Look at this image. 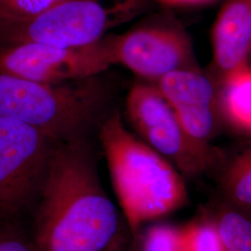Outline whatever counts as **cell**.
Listing matches in <instances>:
<instances>
[{"label":"cell","instance_id":"cell-8","mask_svg":"<svg viewBox=\"0 0 251 251\" xmlns=\"http://www.w3.org/2000/svg\"><path fill=\"white\" fill-rule=\"evenodd\" d=\"M113 49L116 64L153 84L171 73L198 67L187 33L167 22L152 23L114 35Z\"/></svg>","mask_w":251,"mask_h":251},{"label":"cell","instance_id":"cell-13","mask_svg":"<svg viewBox=\"0 0 251 251\" xmlns=\"http://www.w3.org/2000/svg\"><path fill=\"white\" fill-rule=\"evenodd\" d=\"M221 189L224 202L251 214V161L243 151L227 165Z\"/></svg>","mask_w":251,"mask_h":251},{"label":"cell","instance_id":"cell-1","mask_svg":"<svg viewBox=\"0 0 251 251\" xmlns=\"http://www.w3.org/2000/svg\"><path fill=\"white\" fill-rule=\"evenodd\" d=\"M36 201V251H103L120 232L88 138L56 144Z\"/></svg>","mask_w":251,"mask_h":251},{"label":"cell","instance_id":"cell-17","mask_svg":"<svg viewBox=\"0 0 251 251\" xmlns=\"http://www.w3.org/2000/svg\"><path fill=\"white\" fill-rule=\"evenodd\" d=\"M0 251H36L33 241L27 240L17 231L0 230Z\"/></svg>","mask_w":251,"mask_h":251},{"label":"cell","instance_id":"cell-6","mask_svg":"<svg viewBox=\"0 0 251 251\" xmlns=\"http://www.w3.org/2000/svg\"><path fill=\"white\" fill-rule=\"evenodd\" d=\"M56 144L32 126L0 117V211L17 216L37 200Z\"/></svg>","mask_w":251,"mask_h":251},{"label":"cell","instance_id":"cell-14","mask_svg":"<svg viewBox=\"0 0 251 251\" xmlns=\"http://www.w3.org/2000/svg\"><path fill=\"white\" fill-rule=\"evenodd\" d=\"M183 251H224L222 237L210 215L181 227Z\"/></svg>","mask_w":251,"mask_h":251},{"label":"cell","instance_id":"cell-5","mask_svg":"<svg viewBox=\"0 0 251 251\" xmlns=\"http://www.w3.org/2000/svg\"><path fill=\"white\" fill-rule=\"evenodd\" d=\"M126 115L141 140L159 152L186 178L214 168L220 154L193 141L155 84L135 83L126 98Z\"/></svg>","mask_w":251,"mask_h":251},{"label":"cell","instance_id":"cell-12","mask_svg":"<svg viewBox=\"0 0 251 251\" xmlns=\"http://www.w3.org/2000/svg\"><path fill=\"white\" fill-rule=\"evenodd\" d=\"M210 216L218 226L224 251H251V214L222 201Z\"/></svg>","mask_w":251,"mask_h":251},{"label":"cell","instance_id":"cell-19","mask_svg":"<svg viewBox=\"0 0 251 251\" xmlns=\"http://www.w3.org/2000/svg\"><path fill=\"white\" fill-rule=\"evenodd\" d=\"M243 152L246 153V155L250 158V160L251 161V144L249 147H247L245 150H243Z\"/></svg>","mask_w":251,"mask_h":251},{"label":"cell","instance_id":"cell-9","mask_svg":"<svg viewBox=\"0 0 251 251\" xmlns=\"http://www.w3.org/2000/svg\"><path fill=\"white\" fill-rule=\"evenodd\" d=\"M154 84L189 137L198 144L210 146L217 131V99L211 80L198 67H192L171 73Z\"/></svg>","mask_w":251,"mask_h":251},{"label":"cell","instance_id":"cell-15","mask_svg":"<svg viewBox=\"0 0 251 251\" xmlns=\"http://www.w3.org/2000/svg\"><path fill=\"white\" fill-rule=\"evenodd\" d=\"M139 251H183L181 227L156 224L138 235Z\"/></svg>","mask_w":251,"mask_h":251},{"label":"cell","instance_id":"cell-10","mask_svg":"<svg viewBox=\"0 0 251 251\" xmlns=\"http://www.w3.org/2000/svg\"><path fill=\"white\" fill-rule=\"evenodd\" d=\"M213 60L222 79L251 57V0H226L211 34Z\"/></svg>","mask_w":251,"mask_h":251},{"label":"cell","instance_id":"cell-7","mask_svg":"<svg viewBox=\"0 0 251 251\" xmlns=\"http://www.w3.org/2000/svg\"><path fill=\"white\" fill-rule=\"evenodd\" d=\"M114 35L81 47L25 43L0 50V74L46 84L100 75L116 65Z\"/></svg>","mask_w":251,"mask_h":251},{"label":"cell","instance_id":"cell-3","mask_svg":"<svg viewBox=\"0 0 251 251\" xmlns=\"http://www.w3.org/2000/svg\"><path fill=\"white\" fill-rule=\"evenodd\" d=\"M100 75L46 84L0 74V117L32 126L56 143L88 138L112 113V91Z\"/></svg>","mask_w":251,"mask_h":251},{"label":"cell","instance_id":"cell-18","mask_svg":"<svg viewBox=\"0 0 251 251\" xmlns=\"http://www.w3.org/2000/svg\"><path fill=\"white\" fill-rule=\"evenodd\" d=\"M164 5L172 6V7H179V6H198L210 3L214 0H157Z\"/></svg>","mask_w":251,"mask_h":251},{"label":"cell","instance_id":"cell-4","mask_svg":"<svg viewBox=\"0 0 251 251\" xmlns=\"http://www.w3.org/2000/svg\"><path fill=\"white\" fill-rule=\"evenodd\" d=\"M150 0H65L31 16L0 12V50L25 43L90 45L139 17Z\"/></svg>","mask_w":251,"mask_h":251},{"label":"cell","instance_id":"cell-2","mask_svg":"<svg viewBox=\"0 0 251 251\" xmlns=\"http://www.w3.org/2000/svg\"><path fill=\"white\" fill-rule=\"evenodd\" d=\"M98 134L118 203L136 241L144 224L186 205L183 176L126 128L118 110L101 122Z\"/></svg>","mask_w":251,"mask_h":251},{"label":"cell","instance_id":"cell-20","mask_svg":"<svg viewBox=\"0 0 251 251\" xmlns=\"http://www.w3.org/2000/svg\"><path fill=\"white\" fill-rule=\"evenodd\" d=\"M124 245H125V241H123V242L121 243V245L117 248V250L116 251H127L126 250Z\"/></svg>","mask_w":251,"mask_h":251},{"label":"cell","instance_id":"cell-16","mask_svg":"<svg viewBox=\"0 0 251 251\" xmlns=\"http://www.w3.org/2000/svg\"><path fill=\"white\" fill-rule=\"evenodd\" d=\"M65 0H0V12L16 16L40 13Z\"/></svg>","mask_w":251,"mask_h":251},{"label":"cell","instance_id":"cell-11","mask_svg":"<svg viewBox=\"0 0 251 251\" xmlns=\"http://www.w3.org/2000/svg\"><path fill=\"white\" fill-rule=\"evenodd\" d=\"M222 80L221 105L225 118L237 131L251 135V66L248 63Z\"/></svg>","mask_w":251,"mask_h":251}]
</instances>
